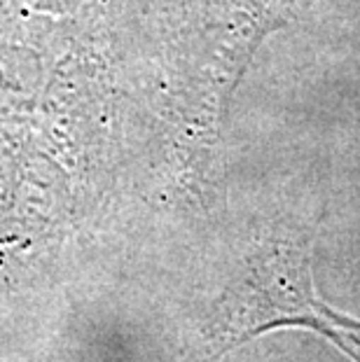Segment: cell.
<instances>
[{"mask_svg":"<svg viewBox=\"0 0 360 362\" xmlns=\"http://www.w3.org/2000/svg\"><path fill=\"white\" fill-rule=\"evenodd\" d=\"M293 325L327 337L351 360L360 362V320L337 313L313 295L309 257L302 245H281L255 264L241 320L225 349H234L274 327Z\"/></svg>","mask_w":360,"mask_h":362,"instance_id":"1","label":"cell"}]
</instances>
